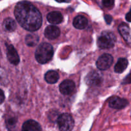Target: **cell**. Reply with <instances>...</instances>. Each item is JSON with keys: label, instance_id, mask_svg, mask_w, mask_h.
<instances>
[{"label": "cell", "instance_id": "obj_14", "mask_svg": "<svg viewBox=\"0 0 131 131\" xmlns=\"http://www.w3.org/2000/svg\"><path fill=\"white\" fill-rule=\"evenodd\" d=\"M73 26L77 29H84L87 26L88 23V19L82 16H78L73 20Z\"/></svg>", "mask_w": 131, "mask_h": 131}, {"label": "cell", "instance_id": "obj_9", "mask_svg": "<svg viewBox=\"0 0 131 131\" xmlns=\"http://www.w3.org/2000/svg\"><path fill=\"white\" fill-rule=\"evenodd\" d=\"M7 55L8 60H9V62L11 64L16 66L17 65V64H19V62L20 59L16 50L14 48V47L11 45H7Z\"/></svg>", "mask_w": 131, "mask_h": 131}, {"label": "cell", "instance_id": "obj_12", "mask_svg": "<svg viewBox=\"0 0 131 131\" xmlns=\"http://www.w3.org/2000/svg\"><path fill=\"white\" fill-rule=\"evenodd\" d=\"M22 131H42V128L37 122L30 119L23 123Z\"/></svg>", "mask_w": 131, "mask_h": 131}, {"label": "cell", "instance_id": "obj_11", "mask_svg": "<svg viewBox=\"0 0 131 131\" xmlns=\"http://www.w3.org/2000/svg\"><path fill=\"white\" fill-rule=\"evenodd\" d=\"M60 29L54 25H50L45 29V36L47 39L50 40L57 39L60 35Z\"/></svg>", "mask_w": 131, "mask_h": 131}, {"label": "cell", "instance_id": "obj_8", "mask_svg": "<svg viewBox=\"0 0 131 131\" xmlns=\"http://www.w3.org/2000/svg\"><path fill=\"white\" fill-rule=\"evenodd\" d=\"M75 89V83L70 80H66L63 81L59 86V89L62 94L68 95L74 91Z\"/></svg>", "mask_w": 131, "mask_h": 131}, {"label": "cell", "instance_id": "obj_3", "mask_svg": "<svg viewBox=\"0 0 131 131\" xmlns=\"http://www.w3.org/2000/svg\"><path fill=\"white\" fill-rule=\"evenodd\" d=\"M116 40V38L113 33L105 31L102 33L101 36L98 39L97 45L101 49L111 48L114 46Z\"/></svg>", "mask_w": 131, "mask_h": 131}, {"label": "cell", "instance_id": "obj_24", "mask_svg": "<svg viewBox=\"0 0 131 131\" xmlns=\"http://www.w3.org/2000/svg\"><path fill=\"white\" fill-rule=\"evenodd\" d=\"M125 19L128 22H130L131 23V9L130 10L129 12L126 14L125 16Z\"/></svg>", "mask_w": 131, "mask_h": 131}, {"label": "cell", "instance_id": "obj_13", "mask_svg": "<svg viewBox=\"0 0 131 131\" xmlns=\"http://www.w3.org/2000/svg\"><path fill=\"white\" fill-rule=\"evenodd\" d=\"M47 19L48 22L51 24L57 25V24L62 23L63 20V16L60 12L54 11V12H51L48 14Z\"/></svg>", "mask_w": 131, "mask_h": 131}, {"label": "cell", "instance_id": "obj_22", "mask_svg": "<svg viewBox=\"0 0 131 131\" xmlns=\"http://www.w3.org/2000/svg\"><path fill=\"white\" fill-rule=\"evenodd\" d=\"M104 18H105V22H106L108 25H110V24L111 23L112 21H113V18H112V17L110 15H105Z\"/></svg>", "mask_w": 131, "mask_h": 131}, {"label": "cell", "instance_id": "obj_21", "mask_svg": "<svg viewBox=\"0 0 131 131\" xmlns=\"http://www.w3.org/2000/svg\"><path fill=\"white\" fill-rule=\"evenodd\" d=\"M130 83H131V74L127 75V76L125 77V79L123 80V84H130Z\"/></svg>", "mask_w": 131, "mask_h": 131}, {"label": "cell", "instance_id": "obj_16", "mask_svg": "<svg viewBox=\"0 0 131 131\" xmlns=\"http://www.w3.org/2000/svg\"><path fill=\"white\" fill-rule=\"evenodd\" d=\"M59 79V75L58 73L55 71H48L45 75V79L49 84H55L58 81Z\"/></svg>", "mask_w": 131, "mask_h": 131}, {"label": "cell", "instance_id": "obj_20", "mask_svg": "<svg viewBox=\"0 0 131 131\" xmlns=\"http://www.w3.org/2000/svg\"><path fill=\"white\" fill-rule=\"evenodd\" d=\"M102 3L104 7L110 8L114 5V0H102Z\"/></svg>", "mask_w": 131, "mask_h": 131}, {"label": "cell", "instance_id": "obj_2", "mask_svg": "<svg viewBox=\"0 0 131 131\" xmlns=\"http://www.w3.org/2000/svg\"><path fill=\"white\" fill-rule=\"evenodd\" d=\"M36 59L40 64H45L50 61L53 55V49L50 44L41 43L36 49Z\"/></svg>", "mask_w": 131, "mask_h": 131}, {"label": "cell", "instance_id": "obj_1", "mask_svg": "<svg viewBox=\"0 0 131 131\" xmlns=\"http://www.w3.org/2000/svg\"><path fill=\"white\" fill-rule=\"evenodd\" d=\"M14 14L19 25L28 31H36L42 25V16L28 2H21L15 7Z\"/></svg>", "mask_w": 131, "mask_h": 131}, {"label": "cell", "instance_id": "obj_7", "mask_svg": "<svg viewBox=\"0 0 131 131\" xmlns=\"http://www.w3.org/2000/svg\"><path fill=\"white\" fill-rule=\"evenodd\" d=\"M109 105L111 107L116 109H122L128 105V101L124 98L113 96L109 99Z\"/></svg>", "mask_w": 131, "mask_h": 131}, {"label": "cell", "instance_id": "obj_17", "mask_svg": "<svg viewBox=\"0 0 131 131\" xmlns=\"http://www.w3.org/2000/svg\"><path fill=\"white\" fill-rule=\"evenodd\" d=\"M3 27L5 31L11 32L16 30V23L12 18H7L3 21Z\"/></svg>", "mask_w": 131, "mask_h": 131}, {"label": "cell", "instance_id": "obj_23", "mask_svg": "<svg viewBox=\"0 0 131 131\" xmlns=\"http://www.w3.org/2000/svg\"><path fill=\"white\" fill-rule=\"evenodd\" d=\"M5 100V94L3 93V91L0 89V104H2Z\"/></svg>", "mask_w": 131, "mask_h": 131}, {"label": "cell", "instance_id": "obj_4", "mask_svg": "<svg viewBox=\"0 0 131 131\" xmlns=\"http://www.w3.org/2000/svg\"><path fill=\"white\" fill-rule=\"evenodd\" d=\"M57 123L61 131H71L74 127L73 118L68 113H64L59 116Z\"/></svg>", "mask_w": 131, "mask_h": 131}, {"label": "cell", "instance_id": "obj_10", "mask_svg": "<svg viewBox=\"0 0 131 131\" xmlns=\"http://www.w3.org/2000/svg\"><path fill=\"white\" fill-rule=\"evenodd\" d=\"M118 31L123 39L128 44H131V30L125 23H122L118 26Z\"/></svg>", "mask_w": 131, "mask_h": 131}, {"label": "cell", "instance_id": "obj_25", "mask_svg": "<svg viewBox=\"0 0 131 131\" xmlns=\"http://www.w3.org/2000/svg\"><path fill=\"white\" fill-rule=\"evenodd\" d=\"M59 3H63V2H66V3H69L71 0H55Z\"/></svg>", "mask_w": 131, "mask_h": 131}, {"label": "cell", "instance_id": "obj_18", "mask_svg": "<svg viewBox=\"0 0 131 131\" xmlns=\"http://www.w3.org/2000/svg\"><path fill=\"white\" fill-rule=\"evenodd\" d=\"M25 41L28 46H35L39 42V37L36 34H28L25 38Z\"/></svg>", "mask_w": 131, "mask_h": 131}, {"label": "cell", "instance_id": "obj_6", "mask_svg": "<svg viewBox=\"0 0 131 131\" xmlns=\"http://www.w3.org/2000/svg\"><path fill=\"white\" fill-rule=\"evenodd\" d=\"M113 62V57L108 53L103 54L98 58L96 61V66L99 70H106L111 67Z\"/></svg>", "mask_w": 131, "mask_h": 131}, {"label": "cell", "instance_id": "obj_19", "mask_svg": "<svg viewBox=\"0 0 131 131\" xmlns=\"http://www.w3.org/2000/svg\"><path fill=\"white\" fill-rule=\"evenodd\" d=\"M16 123H17V119L15 118H10L6 121L7 128L10 130H12L14 129L16 125Z\"/></svg>", "mask_w": 131, "mask_h": 131}, {"label": "cell", "instance_id": "obj_15", "mask_svg": "<svg viewBox=\"0 0 131 131\" xmlns=\"http://www.w3.org/2000/svg\"><path fill=\"white\" fill-rule=\"evenodd\" d=\"M128 60L125 58H120L118 59V62L114 66V71L118 73H123L128 66Z\"/></svg>", "mask_w": 131, "mask_h": 131}, {"label": "cell", "instance_id": "obj_5", "mask_svg": "<svg viewBox=\"0 0 131 131\" xmlns=\"http://www.w3.org/2000/svg\"><path fill=\"white\" fill-rule=\"evenodd\" d=\"M102 81V75L100 72L96 71L89 72L85 78V82L87 84L91 86H98L101 85Z\"/></svg>", "mask_w": 131, "mask_h": 131}]
</instances>
